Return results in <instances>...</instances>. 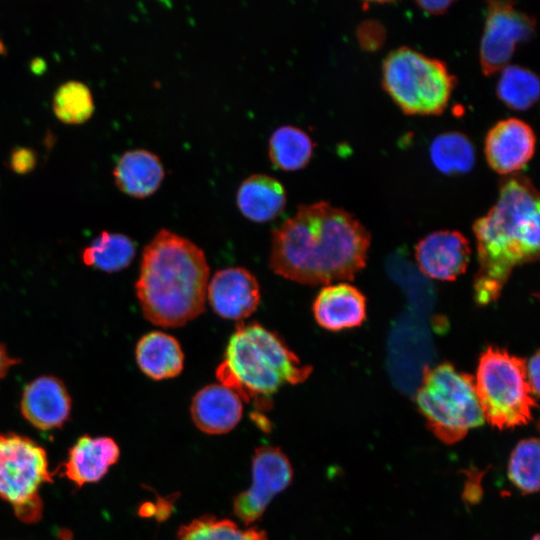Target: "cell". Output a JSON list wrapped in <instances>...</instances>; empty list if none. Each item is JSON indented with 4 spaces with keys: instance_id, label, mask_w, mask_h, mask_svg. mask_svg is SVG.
<instances>
[{
    "instance_id": "6da1fadb",
    "label": "cell",
    "mask_w": 540,
    "mask_h": 540,
    "mask_svg": "<svg viewBox=\"0 0 540 540\" xmlns=\"http://www.w3.org/2000/svg\"><path fill=\"white\" fill-rule=\"evenodd\" d=\"M369 246L370 234L357 218L320 201L299 206L273 231L269 267L288 280L326 286L352 280Z\"/></svg>"
},
{
    "instance_id": "7a4b0ae2",
    "label": "cell",
    "mask_w": 540,
    "mask_h": 540,
    "mask_svg": "<svg viewBox=\"0 0 540 540\" xmlns=\"http://www.w3.org/2000/svg\"><path fill=\"white\" fill-rule=\"evenodd\" d=\"M539 216V195L532 181L516 174L504 179L496 203L473 226L478 304L494 302L517 266L538 259Z\"/></svg>"
},
{
    "instance_id": "3957f363",
    "label": "cell",
    "mask_w": 540,
    "mask_h": 540,
    "mask_svg": "<svg viewBox=\"0 0 540 540\" xmlns=\"http://www.w3.org/2000/svg\"><path fill=\"white\" fill-rule=\"evenodd\" d=\"M209 266L189 239L160 230L145 247L135 289L144 317L160 327H180L205 309Z\"/></svg>"
},
{
    "instance_id": "277c9868",
    "label": "cell",
    "mask_w": 540,
    "mask_h": 540,
    "mask_svg": "<svg viewBox=\"0 0 540 540\" xmlns=\"http://www.w3.org/2000/svg\"><path fill=\"white\" fill-rule=\"evenodd\" d=\"M311 372L312 367L303 364L277 333L257 322H240L228 340L216 377L242 401L253 400L263 409L280 387L300 384Z\"/></svg>"
},
{
    "instance_id": "5b68a950",
    "label": "cell",
    "mask_w": 540,
    "mask_h": 540,
    "mask_svg": "<svg viewBox=\"0 0 540 540\" xmlns=\"http://www.w3.org/2000/svg\"><path fill=\"white\" fill-rule=\"evenodd\" d=\"M416 403L429 429L446 444H454L484 423L474 378L442 363L423 372Z\"/></svg>"
},
{
    "instance_id": "8992f818",
    "label": "cell",
    "mask_w": 540,
    "mask_h": 540,
    "mask_svg": "<svg viewBox=\"0 0 540 540\" xmlns=\"http://www.w3.org/2000/svg\"><path fill=\"white\" fill-rule=\"evenodd\" d=\"M382 84L404 113L437 115L448 105L455 78L442 61L400 47L383 62Z\"/></svg>"
},
{
    "instance_id": "52a82bcc",
    "label": "cell",
    "mask_w": 540,
    "mask_h": 540,
    "mask_svg": "<svg viewBox=\"0 0 540 540\" xmlns=\"http://www.w3.org/2000/svg\"><path fill=\"white\" fill-rule=\"evenodd\" d=\"M474 380L484 419L491 425L504 429L530 421L536 397L525 360L491 346L482 353Z\"/></svg>"
},
{
    "instance_id": "ba28073f",
    "label": "cell",
    "mask_w": 540,
    "mask_h": 540,
    "mask_svg": "<svg viewBox=\"0 0 540 540\" xmlns=\"http://www.w3.org/2000/svg\"><path fill=\"white\" fill-rule=\"evenodd\" d=\"M52 481L45 449L29 437L0 434V498L20 520L36 521L42 511L39 489Z\"/></svg>"
},
{
    "instance_id": "9c48e42d",
    "label": "cell",
    "mask_w": 540,
    "mask_h": 540,
    "mask_svg": "<svg viewBox=\"0 0 540 540\" xmlns=\"http://www.w3.org/2000/svg\"><path fill=\"white\" fill-rule=\"evenodd\" d=\"M535 19L509 1H492L487 7L479 58L485 75L506 67L516 47L535 32Z\"/></svg>"
},
{
    "instance_id": "30bf717a",
    "label": "cell",
    "mask_w": 540,
    "mask_h": 540,
    "mask_svg": "<svg viewBox=\"0 0 540 540\" xmlns=\"http://www.w3.org/2000/svg\"><path fill=\"white\" fill-rule=\"evenodd\" d=\"M293 470L278 447L261 446L252 458V484L234 500L235 515L246 525L258 520L272 499L292 481Z\"/></svg>"
},
{
    "instance_id": "8fae6325",
    "label": "cell",
    "mask_w": 540,
    "mask_h": 540,
    "mask_svg": "<svg viewBox=\"0 0 540 540\" xmlns=\"http://www.w3.org/2000/svg\"><path fill=\"white\" fill-rule=\"evenodd\" d=\"M206 299L216 314L241 321L257 309L260 286L256 277L243 267H227L214 273L207 285Z\"/></svg>"
},
{
    "instance_id": "7c38bea8",
    "label": "cell",
    "mask_w": 540,
    "mask_h": 540,
    "mask_svg": "<svg viewBox=\"0 0 540 540\" xmlns=\"http://www.w3.org/2000/svg\"><path fill=\"white\" fill-rule=\"evenodd\" d=\"M533 129L518 118L497 122L485 137L484 152L489 166L499 174L514 175L533 157Z\"/></svg>"
},
{
    "instance_id": "4fadbf2b",
    "label": "cell",
    "mask_w": 540,
    "mask_h": 540,
    "mask_svg": "<svg viewBox=\"0 0 540 540\" xmlns=\"http://www.w3.org/2000/svg\"><path fill=\"white\" fill-rule=\"evenodd\" d=\"M22 416L35 428L49 431L62 427L72 410L70 393L62 380L44 375L28 383L20 400Z\"/></svg>"
},
{
    "instance_id": "5bb4252c",
    "label": "cell",
    "mask_w": 540,
    "mask_h": 540,
    "mask_svg": "<svg viewBox=\"0 0 540 540\" xmlns=\"http://www.w3.org/2000/svg\"><path fill=\"white\" fill-rule=\"evenodd\" d=\"M471 256L468 240L457 231H436L420 240L416 261L428 277L452 281L465 272Z\"/></svg>"
},
{
    "instance_id": "9a60e30c",
    "label": "cell",
    "mask_w": 540,
    "mask_h": 540,
    "mask_svg": "<svg viewBox=\"0 0 540 540\" xmlns=\"http://www.w3.org/2000/svg\"><path fill=\"white\" fill-rule=\"evenodd\" d=\"M119 457L120 449L113 438L84 435L69 449L62 474L81 487L101 480Z\"/></svg>"
},
{
    "instance_id": "2e32d148",
    "label": "cell",
    "mask_w": 540,
    "mask_h": 540,
    "mask_svg": "<svg viewBox=\"0 0 540 540\" xmlns=\"http://www.w3.org/2000/svg\"><path fill=\"white\" fill-rule=\"evenodd\" d=\"M190 414L200 431L210 435L228 433L242 417V399L220 383L209 384L194 395Z\"/></svg>"
},
{
    "instance_id": "e0dca14e",
    "label": "cell",
    "mask_w": 540,
    "mask_h": 540,
    "mask_svg": "<svg viewBox=\"0 0 540 540\" xmlns=\"http://www.w3.org/2000/svg\"><path fill=\"white\" fill-rule=\"evenodd\" d=\"M312 311L321 327L340 331L361 325L366 317V299L356 287L337 282L319 291Z\"/></svg>"
},
{
    "instance_id": "ac0fdd59",
    "label": "cell",
    "mask_w": 540,
    "mask_h": 540,
    "mask_svg": "<svg viewBox=\"0 0 540 540\" xmlns=\"http://www.w3.org/2000/svg\"><path fill=\"white\" fill-rule=\"evenodd\" d=\"M117 187L125 194L144 198L161 185L165 170L160 158L146 149L125 152L113 170Z\"/></svg>"
},
{
    "instance_id": "d6986e66",
    "label": "cell",
    "mask_w": 540,
    "mask_h": 540,
    "mask_svg": "<svg viewBox=\"0 0 540 540\" xmlns=\"http://www.w3.org/2000/svg\"><path fill=\"white\" fill-rule=\"evenodd\" d=\"M284 185L271 175L256 173L245 178L237 189L236 204L248 219L263 223L276 218L285 208Z\"/></svg>"
},
{
    "instance_id": "ffe728a7",
    "label": "cell",
    "mask_w": 540,
    "mask_h": 540,
    "mask_svg": "<svg viewBox=\"0 0 540 540\" xmlns=\"http://www.w3.org/2000/svg\"><path fill=\"white\" fill-rule=\"evenodd\" d=\"M135 358L140 370L154 380L174 378L184 367V353L180 343L162 331L143 335L137 342Z\"/></svg>"
},
{
    "instance_id": "44dd1931",
    "label": "cell",
    "mask_w": 540,
    "mask_h": 540,
    "mask_svg": "<svg viewBox=\"0 0 540 540\" xmlns=\"http://www.w3.org/2000/svg\"><path fill=\"white\" fill-rule=\"evenodd\" d=\"M136 254L135 242L122 233L103 231L82 252L85 265L104 272L126 268Z\"/></svg>"
},
{
    "instance_id": "7402d4cb",
    "label": "cell",
    "mask_w": 540,
    "mask_h": 540,
    "mask_svg": "<svg viewBox=\"0 0 540 540\" xmlns=\"http://www.w3.org/2000/svg\"><path fill=\"white\" fill-rule=\"evenodd\" d=\"M313 153V142L301 128L283 125L270 135L268 154L271 162L282 170H297L304 167Z\"/></svg>"
},
{
    "instance_id": "603a6c76",
    "label": "cell",
    "mask_w": 540,
    "mask_h": 540,
    "mask_svg": "<svg viewBox=\"0 0 540 540\" xmlns=\"http://www.w3.org/2000/svg\"><path fill=\"white\" fill-rule=\"evenodd\" d=\"M429 151L436 169L446 175L466 173L475 164L472 142L459 132L438 135L431 142Z\"/></svg>"
},
{
    "instance_id": "cb8c5ba5",
    "label": "cell",
    "mask_w": 540,
    "mask_h": 540,
    "mask_svg": "<svg viewBox=\"0 0 540 540\" xmlns=\"http://www.w3.org/2000/svg\"><path fill=\"white\" fill-rule=\"evenodd\" d=\"M497 95L509 108L522 111L534 105L540 93L538 76L519 65H507L501 70Z\"/></svg>"
},
{
    "instance_id": "d4e9b609",
    "label": "cell",
    "mask_w": 540,
    "mask_h": 540,
    "mask_svg": "<svg viewBox=\"0 0 540 540\" xmlns=\"http://www.w3.org/2000/svg\"><path fill=\"white\" fill-rule=\"evenodd\" d=\"M178 540H268L266 533L257 528H240L228 519L202 516L180 527Z\"/></svg>"
},
{
    "instance_id": "484cf974",
    "label": "cell",
    "mask_w": 540,
    "mask_h": 540,
    "mask_svg": "<svg viewBox=\"0 0 540 540\" xmlns=\"http://www.w3.org/2000/svg\"><path fill=\"white\" fill-rule=\"evenodd\" d=\"M52 108L60 121L66 124H81L93 114V96L84 83L68 81L56 90Z\"/></svg>"
},
{
    "instance_id": "4316f807",
    "label": "cell",
    "mask_w": 540,
    "mask_h": 540,
    "mask_svg": "<svg viewBox=\"0 0 540 540\" xmlns=\"http://www.w3.org/2000/svg\"><path fill=\"white\" fill-rule=\"evenodd\" d=\"M539 441L537 438L521 440L511 453L508 477L520 491L526 494L539 489Z\"/></svg>"
},
{
    "instance_id": "83f0119b",
    "label": "cell",
    "mask_w": 540,
    "mask_h": 540,
    "mask_svg": "<svg viewBox=\"0 0 540 540\" xmlns=\"http://www.w3.org/2000/svg\"><path fill=\"white\" fill-rule=\"evenodd\" d=\"M9 162L14 172L17 174H27L35 168L37 156L30 148L18 147L12 151Z\"/></svg>"
},
{
    "instance_id": "f1b7e54d",
    "label": "cell",
    "mask_w": 540,
    "mask_h": 540,
    "mask_svg": "<svg viewBox=\"0 0 540 540\" xmlns=\"http://www.w3.org/2000/svg\"><path fill=\"white\" fill-rule=\"evenodd\" d=\"M539 352H536L528 362H526V377L530 389L535 397L539 393Z\"/></svg>"
},
{
    "instance_id": "f546056e",
    "label": "cell",
    "mask_w": 540,
    "mask_h": 540,
    "mask_svg": "<svg viewBox=\"0 0 540 540\" xmlns=\"http://www.w3.org/2000/svg\"><path fill=\"white\" fill-rule=\"evenodd\" d=\"M452 1H417L416 4L425 12L431 14V15H441L445 13L450 5H452Z\"/></svg>"
},
{
    "instance_id": "4dcf8cb0",
    "label": "cell",
    "mask_w": 540,
    "mask_h": 540,
    "mask_svg": "<svg viewBox=\"0 0 540 540\" xmlns=\"http://www.w3.org/2000/svg\"><path fill=\"white\" fill-rule=\"evenodd\" d=\"M19 359L11 356L5 345L0 341V380H2L15 365L19 364Z\"/></svg>"
},
{
    "instance_id": "1f68e13d",
    "label": "cell",
    "mask_w": 540,
    "mask_h": 540,
    "mask_svg": "<svg viewBox=\"0 0 540 540\" xmlns=\"http://www.w3.org/2000/svg\"><path fill=\"white\" fill-rule=\"evenodd\" d=\"M531 540H539V536L535 535Z\"/></svg>"
}]
</instances>
